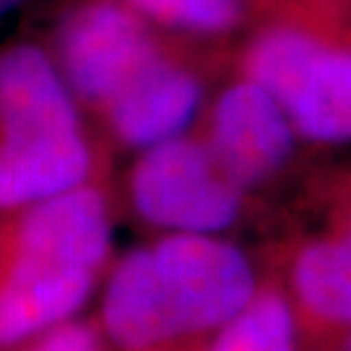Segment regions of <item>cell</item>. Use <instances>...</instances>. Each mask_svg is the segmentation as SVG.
<instances>
[{"mask_svg":"<svg viewBox=\"0 0 351 351\" xmlns=\"http://www.w3.org/2000/svg\"><path fill=\"white\" fill-rule=\"evenodd\" d=\"M128 190L136 213L164 234H221L245 203L206 141L188 133L141 151Z\"/></svg>","mask_w":351,"mask_h":351,"instance_id":"cell-5","label":"cell"},{"mask_svg":"<svg viewBox=\"0 0 351 351\" xmlns=\"http://www.w3.org/2000/svg\"><path fill=\"white\" fill-rule=\"evenodd\" d=\"M297 138L284 107L263 86L239 78L213 101L203 141L226 175L250 190L289 162Z\"/></svg>","mask_w":351,"mask_h":351,"instance_id":"cell-7","label":"cell"},{"mask_svg":"<svg viewBox=\"0 0 351 351\" xmlns=\"http://www.w3.org/2000/svg\"><path fill=\"white\" fill-rule=\"evenodd\" d=\"M52 58L81 110L99 114L162 47L125 0H73L58 21Z\"/></svg>","mask_w":351,"mask_h":351,"instance_id":"cell-6","label":"cell"},{"mask_svg":"<svg viewBox=\"0 0 351 351\" xmlns=\"http://www.w3.org/2000/svg\"><path fill=\"white\" fill-rule=\"evenodd\" d=\"M84 114L50 50L0 47V213L94 180Z\"/></svg>","mask_w":351,"mask_h":351,"instance_id":"cell-3","label":"cell"},{"mask_svg":"<svg viewBox=\"0 0 351 351\" xmlns=\"http://www.w3.org/2000/svg\"><path fill=\"white\" fill-rule=\"evenodd\" d=\"M261 291L250 258L221 234H162L110 265L99 330L120 351L211 336Z\"/></svg>","mask_w":351,"mask_h":351,"instance_id":"cell-1","label":"cell"},{"mask_svg":"<svg viewBox=\"0 0 351 351\" xmlns=\"http://www.w3.org/2000/svg\"><path fill=\"white\" fill-rule=\"evenodd\" d=\"M242 78L284 107L297 136L313 143L351 141V42L304 21L261 29L242 55Z\"/></svg>","mask_w":351,"mask_h":351,"instance_id":"cell-4","label":"cell"},{"mask_svg":"<svg viewBox=\"0 0 351 351\" xmlns=\"http://www.w3.org/2000/svg\"><path fill=\"white\" fill-rule=\"evenodd\" d=\"M206 351H300V317L284 291L263 289L226 326L211 333Z\"/></svg>","mask_w":351,"mask_h":351,"instance_id":"cell-10","label":"cell"},{"mask_svg":"<svg viewBox=\"0 0 351 351\" xmlns=\"http://www.w3.org/2000/svg\"><path fill=\"white\" fill-rule=\"evenodd\" d=\"M198 107V75L162 50L104 104L99 117L123 146L143 151L182 136Z\"/></svg>","mask_w":351,"mask_h":351,"instance_id":"cell-8","label":"cell"},{"mask_svg":"<svg viewBox=\"0 0 351 351\" xmlns=\"http://www.w3.org/2000/svg\"><path fill=\"white\" fill-rule=\"evenodd\" d=\"M339 351H351V328H346V339H343Z\"/></svg>","mask_w":351,"mask_h":351,"instance_id":"cell-14","label":"cell"},{"mask_svg":"<svg viewBox=\"0 0 351 351\" xmlns=\"http://www.w3.org/2000/svg\"><path fill=\"white\" fill-rule=\"evenodd\" d=\"M149 21L195 34H221L242 21L245 0H125Z\"/></svg>","mask_w":351,"mask_h":351,"instance_id":"cell-11","label":"cell"},{"mask_svg":"<svg viewBox=\"0 0 351 351\" xmlns=\"http://www.w3.org/2000/svg\"><path fill=\"white\" fill-rule=\"evenodd\" d=\"M289 287L297 315L326 328H351V206L330 234L297 250Z\"/></svg>","mask_w":351,"mask_h":351,"instance_id":"cell-9","label":"cell"},{"mask_svg":"<svg viewBox=\"0 0 351 351\" xmlns=\"http://www.w3.org/2000/svg\"><path fill=\"white\" fill-rule=\"evenodd\" d=\"M13 351H104V336H101L99 326H91V323L73 317L37 339L16 346Z\"/></svg>","mask_w":351,"mask_h":351,"instance_id":"cell-12","label":"cell"},{"mask_svg":"<svg viewBox=\"0 0 351 351\" xmlns=\"http://www.w3.org/2000/svg\"><path fill=\"white\" fill-rule=\"evenodd\" d=\"M24 0H0V19L5 16V13H11L13 8H19Z\"/></svg>","mask_w":351,"mask_h":351,"instance_id":"cell-13","label":"cell"},{"mask_svg":"<svg viewBox=\"0 0 351 351\" xmlns=\"http://www.w3.org/2000/svg\"><path fill=\"white\" fill-rule=\"evenodd\" d=\"M112 258V213L94 180L0 213V351L73 320Z\"/></svg>","mask_w":351,"mask_h":351,"instance_id":"cell-2","label":"cell"}]
</instances>
